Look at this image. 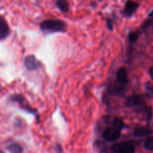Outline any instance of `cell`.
<instances>
[{
    "mask_svg": "<svg viewBox=\"0 0 153 153\" xmlns=\"http://www.w3.org/2000/svg\"><path fill=\"white\" fill-rule=\"evenodd\" d=\"M7 150L11 153H20L23 152V149L19 144L16 143H12L7 146Z\"/></svg>",
    "mask_w": 153,
    "mask_h": 153,
    "instance_id": "8fae6325",
    "label": "cell"
},
{
    "mask_svg": "<svg viewBox=\"0 0 153 153\" xmlns=\"http://www.w3.org/2000/svg\"><path fill=\"white\" fill-rule=\"evenodd\" d=\"M152 132V130L149 127H139L134 130L133 135L136 137H143L150 135Z\"/></svg>",
    "mask_w": 153,
    "mask_h": 153,
    "instance_id": "9c48e42d",
    "label": "cell"
},
{
    "mask_svg": "<svg viewBox=\"0 0 153 153\" xmlns=\"http://www.w3.org/2000/svg\"><path fill=\"white\" fill-rule=\"evenodd\" d=\"M139 35H140L139 31H130L128 36V40H129L130 43H135V42L137 40V39H138Z\"/></svg>",
    "mask_w": 153,
    "mask_h": 153,
    "instance_id": "9a60e30c",
    "label": "cell"
},
{
    "mask_svg": "<svg viewBox=\"0 0 153 153\" xmlns=\"http://www.w3.org/2000/svg\"><path fill=\"white\" fill-rule=\"evenodd\" d=\"M149 75H150L151 78H152V80H153V67H150V68H149Z\"/></svg>",
    "mask_w": 153,
    "mask_h": 153,
    "instance_id": "d6986e66",
    "label": "cell"
},
{
    "mask_svg": "<svg viewBox=\"0 0 153 153\" xmlns=\"http://www.w3.org/2000/svg\"><path fill=\"white\" fill-rule=\"evenodd\" d=\"M56 6L63 13H67L70 10V4L67 0H57Z\"/></svg>",
    "mask_w": 153,
    "mask_h": 153,
    "instance_id": "30bf717a",
    "label": "cell"
},
{
    "mask_svg": "<svg viewBox=\"0 0 153 153\" xmlns=\"http://www.w3.org/2000/svg\"><path fill=\"white\" fill-rule=\"evenodd\" d=\"M143 148L147 151H153V137H149L143 142Z\"/></svg>",
    "mask_w": 153,
    "mask_h": 153,
    "instance_id": "5bb4252c",
    "label": "cell"
},
{
    "mask_svg": "<svg viewBox=\"0 0 153 153\" xmlns=\"http://www.w3.org/2000/svg\"><path fill=\"white\" fill-rule=\"evenodd\" d=\"M9 100H10V101H11L12 102L17 103V104L19 105V106H21L22 105L24 104L25 97L22 95H21V94H13L12 96H10Z\"/></svg>",
    "mask_w": 153,
    "mask_h": 153,
    "instance_id": "7c38bea8",
    "label": "cell"
},
{
    "mask_svg": "<svg viewBox=\"0 0 153 153\" xmlns=\"http://www.w3.org/2000/svg\"><path fill=\"white\" fill-rule=\"evenodd\" d=\"M116 82L117 83L118 87L121 88H125V87L128 85V73L125 67H120L117 70L116 77Z\"/></svg>",
    "mask_w": 153,
    "mask_h": 153,
    "instance_id": "8992f818",
    "label": "cell"
},
{
    "mask_svg": "<svg viewBox=\"0 0 153 153\" xmlns=\"http://www.w3.org/2000/svg\"><path fill=\"white\" fill-rule=\"evenodd\" d=\"M99 1H102V0H99Z\"/></svg>",
    "mask_w": 153,
    "mask_h": 153,
    "instance_id": "44dd1931",
    "label": "cell"
},
{
    "mask_svg": "<svg viewBox=\"0 0 153 153\" xmlns=\"http://www.w3.org/2000/svg\"><path fill=\"white\" fill-rule=\"evenodd\" d=\"M111 126L114 127V128H116L117 129L120 130V131H121V130L123 129V128H125L126 127V125L124 124L123 121L121 119H119V118H116V119L114 120L111 123Z\"/></svg>",
    "mask_w": 153,
    "mask_h": 153,
    "instance_id": "4fadbf2b",
    "label": "cell"
},
{
    "mask_svg": "<svg viewBox=\"0 0 153 153\" xmlns=\"http://www.w3.org/2000/svg\"><path fill=\"white\" fill-rule=\"evenodd\" d=\"M126 105L131 108L143 107L145 105V102L141 95L134 94L127 97L126 100Z\"/></svg>",
    "mask_w": 153,
    "mask_h": 153,
    "instance_id": "277c9868",
    "label": "cell"
},
{
    "mask_svg": "<svg viewBox=\"0 0 153 153\" xmlns=\"http://www.w3.org/2000/svg\"><path fill=\"white\" fill-rule=\"evenodd\" d=\"M24 66L29 71H34L40 68L42 66V64L36 58L34 55H27L24 59Z\"/></svg>",
    "mask_w": 153,
    "mask_h": 153,
    "instance_id": "5b68a950",
    "label": "cell"
},
{
    "mask_svg": "<svg viewBox=\"0 0 153 153\" xmlns=\"http://www.w3.org/2000/svg\"><path fill=\"white\" fill-rule=\"evenodd\" d=\"M111 150L116 153H133L135 151L134 146L129 142H122L112 145Z\"/></svg>",
    "mask_w": 153,
    "mask_h": 153,
    "instance_id": "7a4b0ae2",
    "label": "cell"
},
{
    "mask_svg": "<svg viewBox=\"0 0 153 153\" xmlns=\"http://www.w3.org/2000/svg\"><path fill=\"white\" fill-rule=\"evenodd\" d=\"M10 34V28L8 24L2 16L0 18V40H3L8 37Z\"/></svg>",
    "mask_w": 153,
    "mask_h": 153,
    "instance_id": "ba28073f",
    "label": "cell"
},
{
    "mask_svg": "<svg viewBox=\"0 0 153 153\" xmlns=\"http://www.w3.org/2000/svg\"><path fill=\"white\" fill-rule=\"evenodd\" d=\"M67 24L60 19H45L40 24L42 31L51 32H65Z\"/></svg>",
    "mask_w": 153,
    "mask_h": 153,
    "instance_id": "6da1fadb",
    "label": "cell"
},
{
    "mask_svg": "<svg viewBox=\"0 0 153 153\" xmlns=\"http://www.w3.org/2000/svg\"><path fill=\"white\" fill-rule=\"evenodd\" d=\"M20 108L22 109H23V110H25V111L29 112V113H31V114H34L35 115L37 114V110H36V109L32 108H31L30 105H28L23 104L20 106Z\"/></svg>",
    "mask_w": 153,
    "mask_h": 153,
    "instance_id": "e0dca14e",
    "label": "cell"
},
{
    "mask_svg": "<svg viewBox=\"0 0 153 153\" xmlns=\"http://www.w3.org/2000/svg\"><path fill=\"white\" fill-rule=\"evenodd\" d=\"M145 89H146V94L149 97H153V85L150 82H147L144 85Z\"/></svg>",
    "mask_w": 153,
    "mask_h": 153,
    "instance_id": "2e32d148",
    "label": "cell"
},
{
    "mask_svg": "<svg viewBox=\"0 0 153 153\" xmlns=\"http://www.w3.org/2000/svg\"><path fill=\"white\" fill-rule=\"evenodd\" d=\"M121 136V131L117 129L113 126H111L105 129L102 133V138L105 141L114 142L119 140Z\"/></svg>",
    "mask_w": 153,
    "mask_h": 153,
    "instance_id": "3957f363",
    "label": "cell"
},
{
    "mask_svg": "<svg viewBox=\"0 0 153 153\" xmlns=\"http://www.w3.org/2000/svg\"><path fill=\"white\" fill-rule=\"evenodd\" d=\"M139 7V4L136 1L132 0H128L126 2L125 7H124V15L126 16H131L134 13V12L137 10Z\"/></svg>",
    "mask_w": 153,
    "mask_h": 153,
    "instance_id": "52a82bcc",
    "label": "cell"
},
{
    "mask_svg": "<svg viewBox=\"0 0 153 153\" xmlns=\"http://www.w3.org/2000/svg\"><path fill=\"white\" fill-rule=\"evenodd\" d=\"M149 17H150V18H153V10H152V11L150 12V13H149Z\"/></svg>",
    "mask_w": 153,
    "mask_h": 153,
    "instance_id": "ffe728a7",
    "label": "cell"
},
{
    "mask_svg": "<svg viewBox=\"0 0 153 153\" xmlns=\"http://www.w3.org/2000/svg\"><path fill=\"white\" fill-rule=\"evenodd\" d=\"M106 25H107L108 29L110 30V31H113V22H112L111 19H106Z\"/></svg>",
    "mask_w": 153,
    "mask_h": 153,
    "instance_id": "ac0fdd59",
    "label": "cell"
}]
</instances>
